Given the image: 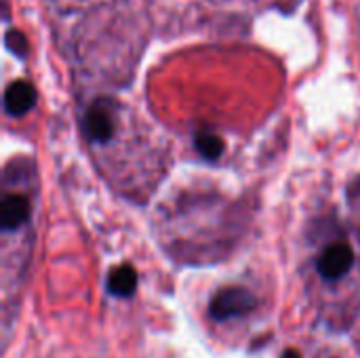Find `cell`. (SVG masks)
Masks as SVG:
<instances>
[{
    "mask_svg": "<svg viewBox=\"0 0 360 358\" xmlns=\"http://www.w3.org/2000/svg\"><path fill=\"white\" fill-rule=\"evenodd\" d=\"M302 276L319 317L344 329L360 312V241L340 217L312 222L304 236Z\"/></svg>",
    "mask_w": 360,
    "mask_h": 358,
    "instance_id": "obj_2",
    "label": "cell"
},
{
    "mask_svg": "<svg viewBox=\"0 0 360 358\" xmlns=\"http://www.w3.org/2000/svg\"><path fill=\"white\" fill-rule=\"evenodd\" d=\"M251 298L245 293V291H228L224 295L217 298L215 302V317L219 321L224 319H232V317H238L243 310H247L251 306Z\"/></svg>",
    "mask_w": 360,
    "mask_h": 358,
    "instance_id": "obj_5",
    "label": "cell"
},
{
    "mask_svg": "<svg viewBox=\"0 0 360 358\" xmlns=\"http://www.w3.org/2000/svg\"><path fill=\"white\" fill-rule=\"evenodd\" d=\"M82 133L99 173L129 198H148L171 165L167 146L152 129L110 97L86 103Z\"/></svg>",
    "mask_w": 360,
    "mask_h": 358,
    "instance_id": "obj_1",
    "label": "cell"
},
{
    "mask_svg": "<svg viewBox=\"0 0 360 358\" xmlns=\"http://www.w3.org/2000/svg\"><path fill=\"white\" fill-rule=\"evenodd\" d=\"M108 287L116 295H129V293H133V289H135V272L129 270V268H120V270L112 272Z\"/></svg>",
    "mask_w": 360,
    "mask_h": 358,
    "instance_id": "obj_6",
    "label": "cell"
},
{
    "mask_svg": "<svg viewBox=\"0 0 360 358\" xmlns=\"http://www.w3.org/2000/svg\"><path fill=\"white\" fill-rule=\"evenodd\" d=\"M36 175L27 160H13L2 179V289L4 308L23 283L34 245Z\"/></svg>",
    "mask_w": 360,
    "mask_h": 358,
    "instance_id": "obj_3",
    "label": "cell"
},
{
    "mask_svg": "<svg viewBox=\"0 0 360 358\" xmlns=\"http://www.w3.org/2000/svg\"><path fill=\"white\" fill-rule=\"evenodd\" d=\"M36 99L34 87L25 80H15L4 91V110L11 116H23L32 110Z\"/></svg>",
    "mask_w": 360,
    "mask_h": 358,
    "instance_id": "obj_4",
    "label": "cell"
},
{
    "mask_svg": "<svg viewBox=\"0 0 360 358\" xmlns=\"http://www.w3.org/2000/svg\"><path fill=\"white\" fill-rule=\"evenodd\" d=\"M348 203H350V228L354 230L356 238L360 241V175L354 179L348 192Z\"/></svg>",
    "mask_w": 360,
    "mask_h": 358,
    "instance_id": "obj_7",
    "label": "cell"
}]
</instances>
